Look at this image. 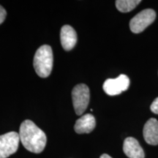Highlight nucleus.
<instances>
[{
    "label": "nucleus",
    "instance_id": "nucleus-3",
    "mask_svg": "<svg viewBox=\"0 0 158 158\" xmlns=\"http://www.w3.org/2000/svg\"><path fill=\"white\" fill-rule=\"evenodd\" d=\"M72 99L77 115L84 114L89 102V89L84 84L76 85L72 91Z\"/></svg>",
    "mask_w": 158,
    "mask_h": 158
},
{
    "label": "nucleus",
    "instance_id": "nucleus-12",
    "mask_svg": "<svg viewBox=\"0 0 158 158\" xmlns=\"http://www.w3.org/2000/svg\"><path fill=\"white\" fill-rule=\"evenodd\" d=\"M150 109H151V110L154 114H158V98H156L152 103Z\"/></svg>",
    "mask_w": 158,
    "mask_h": 158
},
{
    "label": "nucleus",
    "instance_id": "nucleus-8",
    "mask_svg": "<svg viewBox=\"0 0 158 158\" xmlns=\"http://www.w3.org/2000/svg\"><path fill=\"white\" fill-rule=\"evenodd\" d=\"M123 151L129 158H144L145 154L135 138L128 137L124 140Z\"/></svg>",
    "mask_w": 158,
    "mask_h": 158
},
{
    "label": "nucleus",
    "instance_id": "nucleus-6",
    "mask_svg": "<svg viewBox=\"0 0 158 158\" xmlns=\"http://www.w3.org/2000/svg\"><path fill=\"white\" fill-rule=\"evenodd\" d=\"M130 79L126 75L122 74L116 78H108L104 82L103 90L110 96L121 94L129 88Z\"/></svg>",
    "mask_w": 158,
    "mask_h": 158
},
{
    "label": "nucleus",
    "instance_id": "nucleus-1",
    "mask_svg": "<svg viewBox=\"0 0 158 158\" xmlns=\"http://www.w3.org/2000/svg\"><path fill=\"white\" fill-rule=\"evenodd\" d=\"M19 134L20 141L28 151L38 154L45 149L46 135L31 120H25L21 123Z\"/></svg>",
    "mask_w": 158,
    "mask_h": 158
},
{
    "label": "nucleus",
    "instance_id": "nucleus-2",
    "mask_svg": "<svg viewBox=\"0 0 158 158\" xmlns=\"http://www.w3.org/2000/svg\"><path fill=\"white\" fill-rule=\"evenodd\" d=\"M54 56L52 49L48 45H42L35 53L33 65L36 73L41 78H47L52 71Z\"/></svg>",
    "mask_w": 158,
    "mask_h": 158
},
{
    "label": "nucleus",
    "instance_id": "nucleus-13",
    "mask_svg": "<svg viewBox=\"0 0 158 158\" xmlns=\"http://www.w3.org/2000/svg\"><path fill=\"white\" fill-rule=\"evenodd\" d=\"M6 15H7V12L4 9V7L0 5V24H2L4 22V21L5 20Z\"/></svg>",
    "mask_w": 158,
    "mask_h": 158
},
{
    "label": "nucleus",
    "instance_id": "nucleus-7",
    "mask_svg": "<svg viewBox=\"0 0 158 158\" xmlns=\"http://www.w3.org/2000/svg\"><path fill=\"white\" fill-rule=\"evenodd\" d=\"M60 40L65 51L72 50L77 43V34L75 29L70 25L63 26L61 29Z\"/></svg>",
    "mask_w": 158,
    "mask_h": 158
},
{
    "label": "nucleus",
    "instance_id": "nucleus-11",
    "mask_svg": "<svg viewBox=\"0 0 158 158\" xmlns=\"http://www.w3.org/2000/svg\"><path fill=\"white\" fill-rule=\"evenodd\" d=\"M141 2L140 0H117L116 1V7L122 13H128L133 10Z\"/></svg>",
    "mask_w": 158,
    "mask_h": 158
},
{
    "label": "nucleus",
    "instance_id": "nucleus-14",
    "mask_svg": "<svg viewBox=\"0 0 158 158\" xmlns=\"http://www.w3.org/2000/svg\"><path fill=\"white\" fill-rule=\"evenodd\" d=\"M100 158H112V157L108 155H107V154H103V155H102L101 156H100Z\"/></svg>",
    "mask_w": 158,
    "mask_h": 158
},
{
    "label": "nucleus",
    "instance_id": "nucleus-9",
    "mask_svg": "<svg viewBox=\"0 0 158 158\" xmlns=\"http://www.w3.org/2000/svg\"><path fill=\"white\" fill-rule=\"evenodd\" d=\"M143 138L150 145L158 144V121L155 118H149L143 127Z\"/></svg>",
    "mask_w": 158,
    "mask_h": 158
},
{
    "label": "nucleus",
    "instance_id": "nucleus-5",
    "mask_svg": "<svg viewBox=\"0 0 158 158\" xmlns=\"http://www.w3.org/2000/svg\"><path fill=\"white\" fill-rule=\"evenodd\" d=\"M19 142L20 136L16 132L0 135V158H7L16 152Z\"/></svg>",
    "mask_w": 158,
    "mask_h": 158
},
{
    "label": "nucleus",
    "instance_id": "nucleus-10",
    "mask_svg": "<svg viewBox=\"0 0 158 158\" xmlns=\"http://www.w3.org/2000/svg\"><path fill=\"white\" fill-rule=\"evenodd\" d=\"M96 125L95 118L90 114H86L77 120L74 130L77 133H89L94 129Z\"/></svg>",
    "mask_w": 158,
    "mask_h": 158
},
{
    "label": "nucleus",
    "instance_id": "nucleus-4",
    "mask_svg": "<svg viewBox=\"0 0 158 158\" xmlns=\"http://www.w3.org/2000/svg\"><path fill=\"white\" fill-rule=\"evenodd\" d=\"M156 13L152 9H146L138 13L130 22V30L133 33H141L154 22Z\"/></svg>",
    "mask_w": 158,
    "mask_h": 158
}]
</instances>
